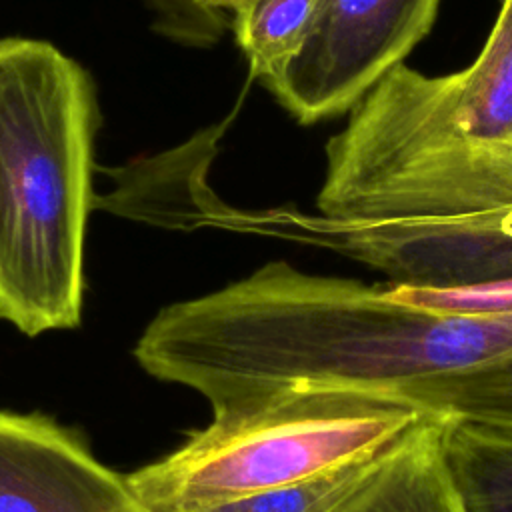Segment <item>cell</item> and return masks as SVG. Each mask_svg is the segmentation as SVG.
<instances>
[{
	"mask_svg": "<svg viewBox=\"0 0 512 512\" xmlns=\"http://www.w3.org/2000/svg\"><path fill=\"white\" fill-rule=\"evenodd\" d=\"M134 356L202 394L212 416L322 398L512 430V316L410 306L384 282L284 260L162 308Z\"/></svg>",
	"mask_w": 512,
	"mask_h": 512,
	"instance_id": "6da1fadb",
	"label": "cell"
},
{
	"mask_svg": "<svg viewBox=\"0 0 512 512\" xmlns=\"http://www.w3.org/2000/svg\"><path fill=\"white\" fill-rule=\"evenodd\" d=\"M152 32L182 48H212L228 30V18L196 0H140Z\"/></svg>",
	"mask_w": 512,
	"mask_h": 512,
	"instance_id": "4fadbf2b",
	"label": "cell"
},
{
	"mask_svg": "<svg viewBox=\"0 0 512 512\" xmlns=\"http://www.w3.org/2000/svg\"><path fill=\"white\" fill-rule=\"evenodd\" d=\"M98 128L84 66L0 38V320L26 336L80 324Z\"/></svg>",
	"mask_w": 512,
	"mask_h": 512,
	"instance_id": "3957f363",
	"label": "cell"
},
{
	"mask_svg": "<svg viewBox=\"0 0 512 512\" xmlns=\"http://www.w3.org/2000/svg\"><path fill=\"white\" fill-rule=\"evenodd\" d=\"M386 288L394 300L410 306L442 312L512 316V280L472 286L386 284Z\"/></svg>",
	"mask_w": 512,
	"mask_h": 512,
	"instance_id": "7c38bea8",
	"label": "cell"
},
{
	"mask_svg": "<svg viewBox=\"0 0 512 512\" xmlns=\"http://www.w3.org/2000/svg\"><path fill=\"white\" fill-rule=\"evenodd\" d=\"M388 446L294 484L198 506L186 512H336L372 472Z\"/></svg>",
	"mask_w": 512,
	"mask_h": 512,
	"instance_id": "8fae6325",
	"label": "cell"
},
{
	"mask_svg": "<svg viewBox=\"0 0 512 512\" xmlns=\"http://www.w3.org/2000/svg\"><path fill=\"white\" fill-rule=\"evenodd\" d=\"M440 0H320L290 60L262 84L300 124L342 114L430 32Z\"/></svg>",
	"mask_w": 512,
	"mask_h": 512,
	"instance_id": "5b68a950",
	"label": "cell"
},
{
	"mask_svg": "<svg viewBox=\"0 0 512 512\" xmlns=\"http://www.w3.org/2000/svg\"><path fill=\"white\" fill-rule=\"evenodd\" d=\"M286 238L332 250L406 286H472L512 280V206L450 218L336 220L286 210Z\"/></svg>",
	"mask_w": 512,
	"mask_h": 512,
	"instance_id": "8992f818",
	"label": "cell"
},
{
	"mask_svg": "<svg viewBox=\"0 0 512 512\" xmlns=\"http://www.w3.org/2000/svg\"><path fill=\"white\" fill-rule=\"evenodd\" d=\"M0 512H152L68 428L0 410Z\"/></svg>",
	"mask_w": 512,
	"mask_h": 512,
	"instance_id": "52a82bcc",
	"label": "cell"
},
{
	"mask_svg": "<svg viewBox=\"0 0 512 512\" xmlns=\"http://www.w3.org/2000/svg\"><path fill=\"white\" fill-rule=\"evenodd\" d=\"M446 420L420 414L336 512H466L444 456Z\"/></svg>",
	"mask_w": 512,
	"mask_h": 512,
	"instance_id": "ba28073f",
	"label": "cell"
},
{
	"mask_svg": "<svg viewBox=\"0 0 512 512\" xmlns=\"http://www.w3.org/2000/svg\"><path fill=\"white\" fill-rule=\"evenodd\" d=\"M320 0H248L230 14V30L260 82L274 76L300 46Z\"/></svg>",
	"mask_w": 512,
	"mask_h": 512,
	"instance_id": "30bf717a",
	"label": "cell"
},
{
	"mask_svg": "<svg viewBox=\"0 0 512 512\" xmlns=\"http://www.w3.org/2000/svg\"><path fill=\"white\" fill-rule=\"evenodd\" d=\"M196 2L206 10H212L216 14H222L226 18H230V14L234 10H238L242 4H246L248 0H196Z\"/></svg>",
	"mask_w": 512,
	"mask_h": 512,
	"instance_id": "5bb4252c",
	"label": "cell"
},
{
	"mask_svg": "<svg viewBox=\"0 0 512 512\" xmlns=\"http://www.w3.org/2000/svg\"><path fill=\"white\" fill-rule=\"evenodd\" d=\"M444 456L466 512H512V430L448 418Z\"/></svg>",
	"mask_w": 512,
	"mask_h": 512,
	"instance_id": "9c48e42d",
	"label": "cell"
},
{
	"mask_svg": "<svg viewBox=\"0 0 512 512\" xmlns=\"http://www.w3.org/2000/svg\"><path fill=\"white\" fill-rule=\"evenodd\" d=\"M316 210L336 220L450 218L512 206V0L476 58L394 66L328 138Z\"/></svg>",
	"mask_w": 512,
	"mask_h": 512,
	"instance_id": "7a4b0ae2",
	"label": "cell"
},
{
	"mask_svg": "<svg viewBox=\"0 0 512 512\" xmlns=\"http://www.w3.org/2000/svg\"><path fill=\"white\" fill-rule=\"evenodd\" d=\"M418 412L322 398L266 402L212 422L128 474L152 512L198 506L294 484L394 442Z\"/></svg>",
	"mask_w": 512,
	"mask_h": 512,
	"instance_id": "277c9868",
	"label": "cell"
}]
</instances>
